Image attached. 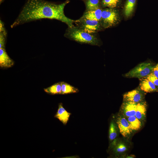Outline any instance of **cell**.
<instances>
[{
	"label": "cell",
	"instance_id": "14",
	"mask_svg": "<svg viewBox=\"0 0 158 158\" xmlns=\"http://www.w3.org/2000/svg\"><path fill=\"white\" fill-rule=\"evenodd\" d=\"M137 0H126L123 8V13L126 17H130L133 12Z\"/></svg>",
	"mask_w": 158,
	"mask_h": 158
},
{
	"label": "cell",
	"instance_id": "9",
	"mask_svg": "<svg viewBox=\"0 0 158 158\" xmlns=\"http://www.w3.org/2000/svg\"><path fill=\"white\" fill-rule=\"evenodd\" d=\"M140 89L146 93L158 92V88L150 80L145 77L139 79Z\"/></svg>",
	"mask_w": 158,
	"mask_h": 158
},
{
	"label": "cell",
	"instance_id": "1",
	"mask_svg": "<svg viewBox=\"0 0 158 158\" xmlns=\"http://www.w3.org/2000/svg\"><path fill=\"white\" fill-rule=\"evenodd\" d=\"M69 2L66 0L57 4L44 0H27L11 27L13 28L26 23L47 18L59 20L66 24L68 27H73L75 20L66 17L64 12L65 6Z\"/></svg>",
	"mask_w": 158,
	"mask_h": 158
},
{
	"label": "cell",
	"instance_id": "16",
	"mask_svg": "<svg viewBox=\"0 0 158 158\" xmlns=\"http://www.w3.org/2000/svg\"><path fill=\"white\" fill-rule=\"evenodd\" d=\"M122 0H102L101 5L103 8H115L121 5Z\"/></svg>",
	"mask_w": 158,
	"mask_h": 158
},
{
	"label": "cell",
	"instance_id": "11",
	"mask_svg": "<svg viewBox=\"0 0 158 158\" xmlns=\"http://www.w3.org/2000/svg\"><path fill=\"white\" fill-rule=\"evenodd\" d=\"M71 115V114L64 108L62 104L60 103L59 105L58 109L54 117L65 125L67 123Z\"/></svg>",
	"mask_w": 158,
	"mask_h": 158
},
{
	"label": "cell",
	"instance_id": "10",
	"mask_svg": "<svg viewBox=\"0 0 158 158\" xmlns=\"http://www.w3.org/2000/svg\"><path fill=\"white\" fill-rule=\"evenodd\" d=\"M14 62L8 55L5 48H0V66L1 68H8L12 66Z\"/></svg>",
	"mask_w": 158,
	"mask_h": 158
},
{
	"label": "cell",
	"instance_id": "20",
	"mask_svg": "<svg viewBox=\"0 0 158 158\" xmlns=\"http://www.w3.org/2000/svg\"><path fill=\"white\" fill-rule=\"evenodd\" d=\"M6 32L1 21L0 22V48H5Z\"/></svg>",
	"mask_w": 158,
	"mask_h": 158
},
{
	"label": "cell",
	"instance_id": "22",
	"mask_svg": "<svg viewBox=\"0 0 158 158\" xmlns=\"http://www.w3.org/2000/svg\"><path fill=\"white\" fill-rule=\"evenodd\" d=\"M114 150L116 153L121 154L126 152L127 150V147L124 143L118 142L114 147Z\"/></svg>",
	"mask_w": 158,
	"mask_h": 158
},
{
	"label": "cell",
	"instance_id": "17",
	"mask_svg": "<svg viewBox=\"0 0 158 158\" xmlns=\"http://www.w3.org/2000/svg\"><path fill=\"white\" fill-rule=\"evenodd\" d=\"M61 86V94L77 93L79 91L78 88L64 82H60Z\"/></svg>",
	"mask_w": 158,
	"mask_h": 158
},
{
	"label": "cell",
	"instance_id": "6",
	"mask_svg": "<svg viewBox=\"0 0 158 158\" xmlns=\"http://www.w3.org/2000/svg\"><path fill=\"white\" fill-rule=\"evenodd\" d=\"M116 122L120 133L124 137H128L133 132L127 119L123 116L119 114Z\"/></svg>",
	"mask_w": 158,
	"mask_h": 158
},
{
	"label": "cell",
	"instance_id": "15",
	"mask_svg": "<svg viewBox=\"0 0 158 158\" xmlns=\"http://www.w3.org/2000/svg\"><path fill=\"white\" fill-rule=\"evenodd\" d=\"M133 132L139 130L142 126V122L135 116L126 118Z\"/></svg>",
	"mask_w": 158,
	"mask_h": 158
},
{
	"label": "cell",
	"instance_id": "19",
	"mask_svg": "<svg viewBox=\"0 0 158 158\" xmlns=\"http://www.w3.org/2000/svg\"><path fill=\"white\" fill-rule=\"evenodd\" d=\"M117 124L112 121L110 123L109 129V138L112 141L117 137L118 135V128Z\"/></svg>",
	"mask_w": 158,
	"mask_h": 158
},
{
	"label": "cell",
	"instance_id": "2",
	"mask_svg": "<svg viewBox=\"0 0 158 158\" xmlns=\"http://www.w3.org/2000/svg\"><path fill=\"white\" fill-rule=\"evenodd\" d=\"M64 35L71 40L80 43L93 45H98L99 43L98 39L95 36L75 26L68 27Z\"/></svg>",
	"mask_w": 158,
	"mask_h": 158
},
{
	"label": "cell",
	"instance_id": "5",
	"mask_svg": "<svg viewBox=\"0 0 158 158\" xmlns=\"http://www.w3.org/2000/svg\"><path fill=\"white\" fill-rule=\"evenodd\" d=\"M75 23L78 25V28L91 34L100 30L101 27H102L100 21L86 19L81 18L75 20Z\"/></svg>",
	"mask_w": 158,
	"mask_h": 158
},
{
	"label": "cell",
	"instance_id": "3",
	"mask_svg": "<svg viewBox=\"0 0 158 158\" xmlns=\"http://www.w3.org/2000/svg\"><path fill=\"white\" fill-rule=\"evenodd\" d=\"M120 20L119 12L116 8H106L102 9L100 22L102 27L104 28L116 25Z\"/></svg>",
	"mask_w": 158,
	"mask_h": 158
},
{
	"label": "cell",
	"instance_id": "8",
	"mask_svg": "<svg viewBox=\"0 0 158 158\" xmlns=\"http://www.w3.org/2000/svg\"><path fill=\"white\" fill-rule=\"evenodd\" d=\"M137 104L132 102H123L120 111V114L125 117L135 115Z\"/></svg>",
	"mask_w": 158,
	"mask_h": 158
},
{
	"label": "cell",
	"instance_id": "23",
	"mask_svg": "<svg viewBox=\"0 0 158 158\" xmlns=\"http://www.w3.org/2000/svg\"><path fill=\"white\" fill-rule=\"evenodd\" d=\"M146 78L152 82L158 88V78L152 72Z\"/></svg>",
	"mask_w": 158,
	"mask_h": 158
},
{
	"label": "cell",
	"instance_id": "18",
	"mask_svg": "<svg viewBox=\"0 0 158 158\" xmlns=\"http://www.w3.org/2000/svg\"><path fill=\"white\" fill-rule=\"evenodd\" d=\"M46 93L52 94H61V86L60 82L54 84L44 89Z\"/></svg>",
	"mask_w": 158,
	"mask_h": 158
},
{
	"label": "cell",
	"instance_id": "7",
	"mask_svg": "<svg viewBox=\"0 0 158 158\" xmlns=\"http://www.w3.org/2000/svg\"><path fill=\"white\" fill-rule=\"evenodd\" d=\"M145 95V92L140 89H135L123 95V102H132L138 103L144 101Z\"/></svg>",
	"mask_w": 158,
	"mask_h": 158
},
{
	"label": "cell",
	"instance_id": "12",
	"mask_svg": "<svg viewBox=\"0 0 158 158\" xmlns=\"http://www.w3.org/2000/svg\"><path fill=\"white\" fill-rule=\"evenodd\" d=\"M147 105L144 101L137 104L135 116L142 122H144L146 118Z\"/></svg>",
	"mask_w": 158,
	"mask_h": 158
},
{
	"label": "cell",
	"instance_id": "13",
	"mask_svg": "<svg viewBox=\"0 0 158 158\" xmlns=\"http://www.w3.org/2000/svg\"><path fill=\"white\" fill-rule=\"evenodd\" d=\"M102 9L100 8L92 10H87L81 18L100 21L102 17Z\"/></svg>",
	"mask_w": 158,
	"mask_h": 158
},
{
	"label": "cell",
	"instance_id": "4",
	"mask_svg": "<svg viewBox=\"0 0 158 158\" xmlns=\"http://www.w3.org/2000/svg\"><path fill=\"white\" fill-rule=\"evenodd\" d=\"M150 63L144 62L139 64L125 75L127 78L139 79L146 77L151 73L155 67Z\"/></svg>",
	"mask_w": 158,
	"mask_h": 158
},
{
	"label": "cell",
	"instance_id": "21",
	"mask_svg": "<svg viewBox=\"0 0 158 158\" xmlns=\"http://www.w3.org/2000/svg\"><path fill=\"white\" fill-rule=\"evenodd\" d=\"M85 5L87 10H96L100 8V0H87Z\"/></svg>",
	"mask_w": 158,
	"mask_h": 158
},
{
	"label": "cell",
	"instance_id": "26",
	"mask_svg": "<svg viewBox=\"0 0 158 158\" xmlns=\"http://www.w3.org/2000/svg\"><path fill=\"white\" fill-rule=\"evenodd\" d=\"M155 66L158 68V63L157 64L156 66Z\"/></svg>",
	"mask_w": 158,
	"mask_h": 158
},
{
	"label": "cell",
	"instance_id": "24",
	"mask_svg": "<svg viewBox=\"0 0 158 158\" xmlns=\"http://www.w3.org/2000/svg\"><path fill=\"white\" fill-rule=\"evenodd\" d=\"M152 73L155 77L158 78V68L155 66L153 69Z\"/></svg>",
	"mask_w": 158,
	"mask_h": 158
},
{
	"label": "cell",
	"instance_id": "25",
	"mask_svg": "<svg viewBox=\"0 0 158 158\" xmlns=\"http://www.w3.org/2000/svg\"><path fill=\"white\" fill-rule=\"evenodd\" d=\"M4 0H0V3L1 4Z\"/></svg>",
	"mask_w": 158,
	"mask_h": 158
}]
</instances>
